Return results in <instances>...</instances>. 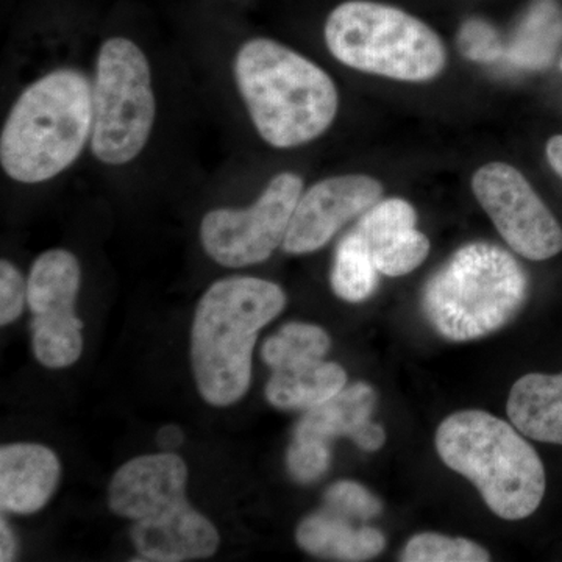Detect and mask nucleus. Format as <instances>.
<instances>
[{"label": "nucleus", "instance_id": "obj_15", "mask_svg": "<svg viewBox=\"0 0 562 562\" xmlns=\"http://www.w3.org/2000/svg\"><path fill=\"white\" fill-rule=\"evenodd\" d=\"M506 412L527 438L562 446V373H528L517 380Z\"/></svg>", "mask_w": 562, "mask_h": 562}, {"label": "nucleus", "instance_id": "obj_27", "mask_svg": "<svg viewBox=\"0 0 562 562\" xmlns=\"http://www.w3.org/2000/svg\"><path fill=\"white\" fill-rule=\"evenodd\" d=\"M460 47L462 54L473 61H494L505 55L497 33L483 22H468L462 27Z\"/></svg>", "mask_w": 562, "mask_h": 562}, {"label": "nucleus", "instance_id": "obj_30", "mask_svg": "<svg viewBox=\"0 0 562 562\" xmlns=\"http://www.w3.org/2000/svg\"><path fill=\"white\" fill-rule=\"evenodd\" d=\"M546 154L553 171L562 177V135L553 136V138L549 139Z\"/></svg>", "mask_w": 562, "mask_h": 562}, {"label": "nucleus", "instance_id": "obj_23", "mask_svg": "<svg viewBox=\"0 0 562 562\" xmlns=\"http://www.w3.org/2000/svg\"><path fill=\"white\" fill-rule=\"evenodd\" d=\"M403 562H487L491 554L484 547L462 538L438 532L413 536L403 549Z\"/></svg>", "mask_w": 562, "mask_h": 562}, {"label": "nucleus", "instance_id": "obj_7", "mask_svg": "<svg viewBox=\"0 0 562 562\" xmlns=\"http://www.w3.org/2000/svg\"><path fill=\"white\" fill-rule=\"evenodd\" d=\"M325 43L347 68L398 81L422 83L446 68L438 33L397 7L347 0L328 14Z\"/></svg>", "mask_w": 562, "mask_h": 562}, {"label": "nucleus", "instance_id": "obj_29", "mask_svg": "<svg viewBox=\"0 0 562 562\" xmlns=\"http://www.w3.org/2000/svg\"><path fill=\"white\" fill-rule=\"evenodd\" d=\"M157 441L165 450L177 449L183 442V431L176 425H166L158 431Z\"/></svg>", "mask_w": 562, "mask_h": 562}, {"label": "nucleus", "instance_id": "obj_21", "mask_svg": "<svg viewBox=\"0 0 562 562\" xmlns=\"http://www.w3.org/2000/svg\"><path fill=\"white\" fill-rule=\"evenodd\" d=\"M330 346V338L324 328L303 322H291L266 341L261 357L269 368L279 369L295 362L322 360Z\"/></svg>", "mask_w": 562, "mask_h": 562}, {"label": "nucleus", "instance_id": "obj_16", "mask_svg": "<svg viewBox=\"0 0 562 562\" xmlns=\"http://www.w3.org/2000/svg\"><path fill=\"white\" fill-rule=\"evenodd\" d=\"M305 552L336 561H369L379 557L386 539L376 528H355L347 517L327 512L303 519L295 532Z\"/></svg>", "mask_w": 562, "mask_h": 562}, {"label": "nucleus", "instance_id": "obj_17", "mask_svg": "<svg viewBox=\"0 0 562 562\" xmlns=\"http://www.w3.org/2000/svg\"><path fill=\"white\" fill-rule=\"evenodd\" d=\"M271 379L266 384V397L279 409L310 412L347 384V373L336 362L308 360L272 369Z\"/></svg>", "mask_w": 562, "mask_h": 562}, {"label": "nucleus", "instance_id": "obj_2", "mask_svg": "<svg viewBox=\"0 0 562 562\" xmlns=\"http://www.w3.org/2000/svg\"><path fill=\"white\" fill-rule=\"evenodd\" d=\"M286 306L272 281L228 277L211 284L195 308L191 360L203 401L231 406L250 386L251 353L258 333Z\"/></svg>", "mask_w": 562, "mask_h": 562}, {"label": "nucleus", "instance_id": "obj_11", "mask_svg": "<svg viewBox=\"0 0 562 562\" xmlns=\"http://www.w3.org/2000/svg\"><path fill=\"white\" fill-rule=\"evenodd\" d=\"M383 184L362 173L328 177L299 199L283 249L291 255L322 249L347 222L362 216L380 202Z\"/></svg>", "mask_w": 562, "mask_h": 562}, {"label": "nucleus", "instance_id": "obj_28", "mask_svg": "<svg viewBox=\"0 0 562 562\" xmlns=\"http://www.w3.org/2000/svg\"><path fill=\"white\" fill-rule=\"evenodd\" d=\"M18 543L5 519L0 520V561L10 562L16 557Z\"/></svg>", "mask_w": 562, "mask_h": 562}, {"label": "nucleus", "instance_id": "obj_26", "mask_svg": "<svg viewBox=\"0 0 562 562\" xmlns=\"http://www.w3.org/2000/svg\"><path fill=\"white\" fill-rule=\"evenodd\" d=\"M27 302V283L9 260L0 261V324H11L21 316Z\"/></svg>", "mask_w": 562, "mask_h": 562}, {"label": "nucleus", "instance_id": "obj_20", "mask_svg": "<svg viewBox=\"0 0 562 562\" xmlns=\"http://www.w3.org/2000/svg\"><path fill=\"white\" fill-rule=\"evenodd\" d=\"M379 273L361 236L351 231L336 249L330 276L333 291L342 301L360 303L375 292Z\"/></svg>", "mask_w": 562, "mask_h": 562}, {"label": "nucleus", "instance_id": "obj_31", "mask_svg": "<svg viewBox=\"0 0 562 562\" xmlns=\"http://www.w3.org/2000/svg\"><path fill=\"white\" fill-rule=\"evenodd\" d=\"M561 69H562V61H561Z\"/></svg>", "mask_w": 562, "mask_h": 562}, {"label": "nucleus", "instance_id": "obj_22", "mask_svg": "<svg viewBox=\"0 0 562 562\" xmlns=\"http://www.w3.org/2000/svg\"><path fill=\"white\" fill-rule=\"evenodd\" d=\"M81 328L77 314L61 319H33V351L41 364L63 369L79 360L83 350Z\"/></svg>", "mask_w": 562, "mask_h": 562}, {"label": "nucleus", "instance_id": "obj_25", "mask_svg": "<svg viewBox=\"0 0 562 562\" xmlns=\"http://www.w3.org/2000/svg\"><path fill=\"white\" fill-rule=\"evenodd\" d=\"M288 469L299 483H313L330 468V443L312 438H294L288 450Z\"/></svg>", "mask_w": 562, "mask_h": 562}, {"label": "nucleus", "instance_id": "obj_14", "mask_svg": "<svg viewBox=\"0 0 562 562\" xmlns=\"http://www.w3.org/2000/svg\"><path fill=\"white\" fill-rule=\"evenodd\" d=\"M57 454L40 443H11L0 449L2 512L33 514L50 501L60 480Z\"/></svg>", "mask_w": 562, "mask_h": 562}, {"label": "nucleus", "instance_id": "obj_6", "mask_svg": "<svg viewBox=\"0 0 562 562\" xmlns=\"http://www.w3.org/2000/svg\"><path fill=\"white\" fill-rule=\"evenodd\" d=\"M528 277L502 247H461L428 281L422 308L436 331L453 342L501 330L522 308Z\"/></svg>", "mask_w": 562, "mask_h": 562}, {"label": "nucleus", "instance_id": "obj_4", "mask_svg": "<svg viewBox=\"0 0 562 562\" xmlns=\"http://www.w3.org/2000/svg\"><path fill=\"white\" fill-rule=\"evenodd\" d=\"M92 133V87L77 69L33 81L14 102L0 135V165L20 183H43L79 158Z\"/></svg>", "mask_w": 562, "mask_h": 562}, {"label": "nucleus", "instance_id": "obj_5", "mask_svg": "<svg viewBox=\"0 0 562 562\" xmlns=\"http://www.w3.org/2000/svg\"><path fill=\"white\" fill-rule=\"evenodd\" d=\"M436 450L502 519H527L541 505L547 486L541 458L501 417L480 409L452 414L436 431Z\"/></svg>", "mask_w": 562, "mask_h": 562}, {"label": "nucleus", "instance_id": "obj_9", "mask_svg": "<svg viewBox=\"0 0 562 562\" xmlns=\"http://www.w3.org/2000/svg\"><path fill=\"white\" fill-rule=\"evenodd\" d=\"M303 191L294 172H280L249 209H217L201 225L203 249L225 268H246L268 260L283 244Z\"/></svg>", "mask_w": 562, "mask_h": 562}, {"label": "nucleus", "instance_id": "obj_10", "mask_svg": "<svg viewBox=\"0 0 562 562\" xmlns=\"http://www.w3.org/2000/svg\"><path fill=\"white\" fill-rule=\"evenodd\" d=\"M472 191L502 238L520 257L543 261L560 254V222L514 166L501 161L482 166L473 173Z\"/></svg>", "mask_w": 562, "mask_h": 562}, {"label": "nucleus", "instance_id": "obj_13", "mask_svg": "<svg viewBox=\"0 0 562 562\" xmlns=\"http://www.w3.org/2000/svg\"><path fill=\"white\" fill-rule=\"evenodd\" d=\"M376 406V392L368 383L344 387L327 402L310 409L295 428L294 438H312L330 443L347 436L364 452L382 449L386 435L371 420Z\"/></svg>", "mask_w": 562, "mask_h": 562}, {"label": "nucleus", "instance_id": "obj_8", "mask_svg": "<svg viewBox=\"0 0 562 562\" xmlns=\"http://www.w3.org/2000/svg\"><path fill=\"white\" fill-rule=\"evenodd\" d=\"M157 103L146 54L116 36L102 44L92 85L91 149L99 161L127 165L146 147Z\"/></svg>", "mask_w": 562, "mask_h": 562}, {"label": "nucleus", "instance_id": "obj_3", "mask_svg": "<svg viewBox=\"0 0 562 562\" xmlns=\"http://www.w3.org/2000/svg\"><path fill=\"white\" fill-rule=\"evenodd\" d=\"M188 468L177 454H144L125 462L109 487L111 512L133 520L140 561L181 562L216 553L220 532L187 501Z\"/></svg>", "mask_w": 562, "mask_h": 562}, {"label": "nucleus", "instance_id": "obj_24", "mask_svg": "<svg viewBox=\"0 0 562 562\" xmlns=\"http://www.w3.org/2000/svg\"><path fill=\"white\" fill-rule=\"evenodd\" d=\"M330 512L347 519L369 520L383 512L382 502L355 482H338L328 487L325 494Z\"/></svg>", "mask_w": 562, "mask_h": 562}, {"label": "nucleus", "instance_id": "obj_19", "mask_svg": "<svg viewBox=\"0 0 562 562\" xmlns=\"http://www.w3.org/2000/svg\"><path fill=\"white\" fill-rule=\"evenodd\" d=\"M561 43L562 10L553 0H539L505 50V57L519 68H546Z\"/></svg>", "mask_w": 562, "mask_h": 562}, {"label": "nucleus", "instance_id": "obj_12", "mask_svg": "<svg viewBox=\"0 0 562 562\" xmlns=\"http://www.w3.org/2000/svg\"><path fill=\"white\" fill-rule=\"evenodd\" d=\"M416 224L417 213L412 203L394 198L366 211L355 231L380 273L402 277L419 268L430 254V241L416 231Z\"/></svg>", "mask_w": 562, "mask_h": 562}, {"label": "nucleus", "instance_id": "obj_1", "mask_svg": "<svg viewBox=\"0 0 562 562\" xmlns=\"http://www.w3.org/2000/svg\"><path fill=\"white\" fill-rule=\"evenodd\" d=\"M233 72L255 128L276 149L312 143L338 114L339 94L331 77L277 41L244 43Z\"/></svg>", "mask_w": 562, "mask_h": 562}, {"label": "nucleus", "instance_id": "obj_18", "mask_svg": "<svg viewBox=\"0 0 562 562\" xmlns=\"http://www.w3.org/2000/svg\"><path fill=\"white\" fill-rule=\"evenodd\" d=\"M80 265L68 250L44 251L33 262L27 281V303L33 319H61L76 314Z\"/></svg>", "mask_w": 562, "mask_h": 562}]
</instances>
